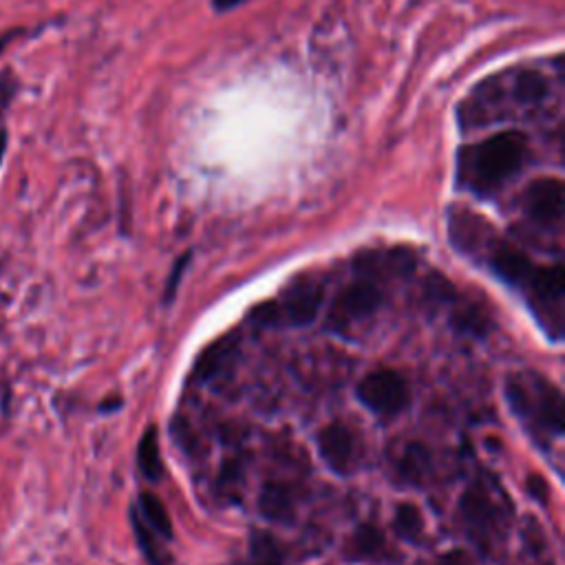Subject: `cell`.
<instances>
[{
	"label": "cell",
	"mask_w": 565,
	"mask_h": 565,
	"mask_svg": "<svg viewBox=\"0 0 565 565\" xmlns=\"http://www.w3.org/2000/svg\"><path fill=\"white\" fill-rule=\"evenodd\" d=\"M238 344H241L238 331H230V333L216 338L214 342H210L194 360L190 380L196 384H205V382H214L218 375L227 373L236 362Z\"/></svg>",
	"instance_id": "8fae6325"
},
{
	"label": "cell",
	"mask_w": 565,
	"mask_h": 565,
	"mask_svg": "<svg viewBox=\"0 0 565 565\" xmlns=\"http://www.w3.org/2000/svg\"><path fill=\"white\" fill-rule=\"evenodd\" d=\"M563 57L547 64H514L477 82L457 104V128L468 135L492 126H561Z\"/></svg>",
	"instance_id": "6da1fadb"
},
{
	"label": "cell",
	"mask_w": 565,
	"mask_h": 565,
	"mask_svg": "<svg viewBox=\"0 0 565 565\" xmlns=\"http://www.w3.org/2000/svg\"><path fill=\"white\" fill-rule=\"evenodd\" d=\"M481 258L488 263V267L497 278H501L510 287H516L519 291L527 287V282L532 280L539 267L525 252H521L516 245L501 238L499 232L492 236Z\"/></svg>",
	"instance_id": "9c48e42d"
},
{
	"label": "cell",
	"mask_w": 565,
	"mask_h": 565,
	"mask_svg": "<svg viewBox=\"0 0 565 565\" xmlns=\"http://www.w3.org/2000/svg\"><path fill=\"white\" fill-rule=\"evenodd\" d=\"M505 397L532 435L550 441L563 433V397L550 380L536 373L512 375L505 384Z\"/></svg>",
	"instance_id": "3957f363"
},
{
	"label": "cell",
	"mask_w": 565,
	"mask_h": 565,
	"mask_svg": "<svg viewBox=\"0 0 565 565\" xmlns=\"http://www.w3.org/2000/svg\"><path fill=\"white\" fill-rule=\"evenodd\" d=\"M386 550V541L380 527H375L373 523H364L360 525L347 541V556L355 558V561H364V558H377L382 556Z\"/></svg>",
	"instance_id": "9a60e30c"
},
{
	"label": "cell",
	"mask_w": 565,
	"mask_h": 565,
	"mask_svg": "<svg viewBox=\"0 0 565 565\" xmlns=\"http://www.w3.org/2000/svg\"><path fill=\"white\" fill-rule=\"evenodd\" d=\"M393 527L402 539L415 541L424 527V516H422L419 508L413 503H399L395 510V516H393Z\"/></svg>",
	"instance_id": "44dd1931"
},
{
	"label": "cell",
	"mask_w": 565,
	"mask_h": 565,
	"mask_svg": "<svg viewBox=\"0 0 565 565\" xmlns=\"http://www.w3.org/2000/svg\"><path fill=\"white\" fill-rule=\"evenodd\" d=\"M428 468H430L428 450L422 444H408L397 463L402 479H406L408 483H419L428 475Z\"/></svg>",
	"instance_id": "ac0fdd59"
},
{
	"label": "cell",
	"mask_w": 565,
	"mask_h": 565,
	"mask_svg": "<svg viewBox=\"0 0 565 565\" xmlns=\"http://www.w3.org/2000/svg\"><path fill=\"white\" fill-rule=\"evenodd\" d=\"M377 282L380 280L371 276L358 274V278L344 285L335 296L327 316V324L335 331H344L347 327L373 316L382 302V289Z\"/></svg>",
	"instance_id": "52a82bcc"
},
{
	"label": "cell",
	"mask_w": 565,
	"mask_h": 565,
	"mask_svg": "<svg viewBox=\"0 0 565 565\" xmlns=\"http://www.w3.org/2000/svg\"><path fill=\"white\" fill-rule=\"evenodd\" d=\"M497 230L477 212L468 207H450L448 212V236L457 252L481 258Z\"/></svg>",
	"instance_id": "30bf717a"
},
{
	"label": "cell",
	"mask_w": 565,
	"mask_h": 565,
	"mask_svg": "<svg viewBox=\"0 0 565 565\" xmlns=\"http://www.w3.org/2000/svg\"><path fill=\"white\" fill-rule=\"evenodd\" d=\"M358 399L380 417H395L408 404L406 380L393 369H375L355 386Z\"/></svg>",
	"instance_id": "ba28073f"
},
{
	"label": "cell",
	"mask_w": 565,
	"mask_h": 565,
	"mask_svg": "<svg viewBox=\"0 0 565 565\" xmlns=\"http://www.w3.org/2000/svg\"><path fill=\"white\" fill-rule=\"evenodd\" d=\"M437 565H472V561L468 558V554H463L459 550H450L439 556Z\"/></svg>",
	"instance_id": "cb8c5ba5"
},
{
	"label": "cell",
	"mask_w": 565,
	"mask_h": 565,
	"mask_svg": "<svg viewBox=\"0 0 565 565\" xmlns=\"http://www.w3.org/2000/svg\"><path fill=\"white\" fill-rule=\"evenodd\" d=\"M258 512L276 523H287L294 516V497L285 483L269 481L258 492Z\"/></svg>",
	"instance_id": "5bb4252c"
},
{
	"label": "cell",
	"mask_w": 565,
	"mask_h": 565,
	"mask_svg": "<svg viewBox=\"0 0 565 565\" xmlns=\"http://www.w3.org/2000/svg\"><path fill=\"white\" fill-rule=\"evenodd\" d=\"M318 452L322 461L329 466V470L338 475H347L355 463V435L349 426L340 422L327 424L318 433Z\"/></svg>",
	"instance_id": "7c38bea8"
},
{
	"label": "cell",
	"mask_w": 565,
	"mask_h": 565,
	"mask_svg": "<svg viewBox=\"0 0 565 565\" xmlns=\"http://www.w3.org/2000/svg\"><path fill=\"white\" fill-rule=\"evenodd\" d=\"M563 291L561 265H539L532 280L523 289L536 320L554 340H558L563 331Z\"/></svg>",
	"instance_id": "8992f818"
},
{
	"label": "cell",
	"mask_w": 565,
	"mask_h": 565,
	"mask_svg": "<svg viewBox=\"0 0 565 565\" xmlns=\"http://www.w3.org/2000/svg\"><path fill=\"white\" fill-rule=\"evenodd\" d=\"M324 287L311 276H300L282 289L276 300L258 305L252 311V320L258 324H309L316 320L322 305Z\"/></svg>",
	"instance_id": "277c9868"
},
{
	"label": "cell",
	"mask_w": 565,
	"mask_h": 565,
	"mask_svg": "<svg viewBox=\"0 0 565 565\" xmlns=\"http://www.w3.org/2000/svg\"><path fill=\"white\" fill-rule=\"evenodd\" d=\"M132 530H135L139 550L150 565H170V556L163 550V545L159 543V536L139 519L137 512H132Z\"/></svg>",
	"instance_id": "d6986e66"
},
{
	"label": "cell",
	"mask_w": 565,
	"mask_h": 565,
	"mask_svg": "<svg viewBox=\"0 0 565 565\" xmlns=\"http://www.w3.org/2000/svg\"><path fill=\"white\" fill-rule=\"evenodd\" d=\"M139 519L163 541L172 539V521H170V514L166 510V505L161 503L159 497H154L152 492H143L139 497Z\"/></svg>",
	"instance_id": "2e32d148"
},
{
	"label": "cell",
	"mask_w": 565,
	"mask_h": 565,
	"mask_svg": "<svg viewBox=\"0 0 565 565\" xmlns=\"http://www.w3.org/2000/svg\"><path fill=\"white\" fill-rule=\"evenodd\" d=\"M450 302H452L450 324L457 331H461L466 335H472V338H483L490 331L492 320H490L488 309L481 302H477V300H457V296Z\"/></svg>",
	"instance_id": "4fadbf2b"
},
{
	"label": "cell",
	"mask_w": 565,
	"mask_h": 565,
	"mask_svg": "<svg viewBox=\"0 0 565 565\" xmlns=\"http://www.w3.org/2000/svg\"><path fill=\"white\" fill-rule=\"evenodd\" d=\"M461 512L468 523L483 527L492 519V499L481 483H472L461 497Z\"/></svg>",
	"instance_id": "e0dca14e"
},
{
	"label": "cell",
	"mask_w": 565,
	"mask_h": 565,
	"mask_svg": "<svg viewBox=\"0 0 565 565\" xmlns=\"http://www.w3.org/2000/svg\"><path fill=\"white\" fill-rule=\"evenodd\" d=\"M15 93H18V79H15L11 68H4L0 73V119H2V115H4V110L11 104Z\"/></svg>",
	"instance_id": "603a6c76"
},
{
	"label": "cell",
	"mask_w": 565,
	"mask_h": 565,
	"mask_svg": "<svg viewBox=\"0 0 565 565\" xmlns=\"http://www.w3.org/2000/svg\"><path fill=\"white\" fill-rule=\"evenodd\" d=\"M527 492L534 494L541 503L547 501V486L543 483V479H541L539 475H532V477L527 479Z\"/></svg>",
	"instance_id": "d4e9b609"
},
{
	"label": "cell",
	"mask_w": 565,
	"mask_h": 565,
	"mask_svg": "<svg viewBox=\"0 0 565 565\" xmlns=\"http://www.w3.org/2000/svg\"><path fill=\"white\" fill-rule=\"evenodd\" d=\"M523 221L541 232H558L565 212V185L558 177L532 179L516 199Z\"/></svg>",
	"instance_id": "5b68a950"
},
{
	"label": "cell",
	"mask_w": 565,
	"mask_h": 565,
	"mask_svg": "<svg viewBox=\"0 0 565 565\" xmlns=\"http://www.w3.org/2000/svg\"><path fill=\"white\" fill-rule=\"evenodd\" d=\"M137 459H139V470L143 472V477H148L150 481H159L163 477V463H161L154 428H148L146 435L141 437Z\"/></svg>",
	"instance_id": "ffe728a7"
},
{
	"label": "cell",
	"mask_w": 565,
	"mask_h": 565,
	"mask_svg": "<svg viewBox=\"0 0 565 565\" xmlns=\"http://www.w3.org/2000/svg\"><path fill=\"white\" fill-rule=\"evenodd\" d=\"M532 161V139L519 128L497 130L457 150V188L479 196H497Z\"/></svg>",
	"instance_id": "7a4b0ae2"
},
{
	"label": "cell",
	"mask_w": 565,
	"mask_h": 565,
	"mask_svg": "<svg viewBox=\"0 0 565 565\" xmlns=\"http://www.w3.org/2000/svg\"><path fill=\"white\" fill-rule=\"evenodd\" d=\"M243 2H247V0H212L216 11H230V9H236Z\"/></svg>",
	"instance_id": "484cf974"
},
{
	"label": "cell",
	"mask_w": 565,
	"mask_h": 565,
	"mask_svg": "<svg viewBox=\"0 0 565 565\" xmlns=\"http://www.w3.org/2000/svg\"><path fill=\"white\" fill-rule=\"evenodd\" d=\"M249 550H252V565H280V547L271 534L254 532Z\"/></svg>",
	"instance_id": "7402d4cb"
}]
</instances>
